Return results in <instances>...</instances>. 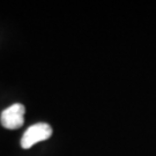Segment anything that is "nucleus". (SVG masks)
<instances>
[{
  "label": "nucleus",
  "mask_w": 156,
  "mask_h": 156,
  "mask_svg": "<svg viewBox=\"0 0 156 156\" xmlns=\"http://www.w3.org/2000/svg\"><path fill=\"white\" fill-rule=\"evenodd\" d=\"M51 135H52V128L49 124H35L24 132L21 139V147L23 149H29L37 142L50 139Z\"/></svg>",
  "instance_id": "obj_1"
},
{
  "label": "nucleus",
  "mask_w": 156,
  "mask_h": 156,
  "mask_svg": "<svg viewBox=\"0 0 156 156\" xmlns=\"http://www.w3.org/2000/svg\"><path fill=\"white\" fill-rule=\"evenodd\" d=\"M24 112L26 109L22 104L16 103L8 106L6 110L1 112V124L8 129H17L24 123Z\"/></svg>",
  "instance_id": "obj_2"
}]
</instances>
